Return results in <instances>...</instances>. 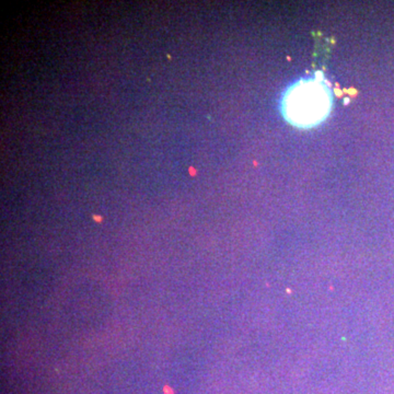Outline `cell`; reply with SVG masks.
<instances>
[{"instance_id": "obj_1", "label": "cell", "mask_w": 394, "mask_h": 394, "mask_svg": "<svg viewBox=\"0 0 394 394\" xmlns=\"http://www.w3.org/2000/svg\"><path fill=\"white\" fill-rule=\"evenodd\" d=\"M332 106V95L327 82L315 78L297 82L282 99L286 120L297 127H313L327 119Z\"/></svg>"}]
</instances>
